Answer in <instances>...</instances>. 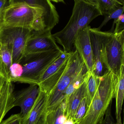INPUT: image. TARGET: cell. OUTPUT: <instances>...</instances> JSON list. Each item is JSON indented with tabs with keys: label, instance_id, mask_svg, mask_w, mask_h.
Here are the masks:
<instances>
[{
	"label": "cell",
	"instance_id": "cell-1",
	"mask_svg": "<svg viewBox=\"0 0 124 124\" xmlns=\"http://www.w3.org/2000/svg\"><path fill=\"white\" fill-rule=\"evenodd\" d=\"M1 15L4 26L25 28L35 31L52 30L59 20V16L52 15L43 8L22 2L9 4Z\"/></svg>",
	"mask_w": 124,
	"mask_h": 124
},
{
	"label": "cell",
	"instance_id": "cell-2",
	"mask_svg": "<svg viewBox=\"0 0 124 124\" xmlns=\"http://www.w3.org/2000/svg\"><path fill=\"white\" fill-rule=\"evenodd\" d=\"M72 15L65 27L52 36L63 47V51L73 52L74 42L79 32L89 25L95 19L103 15L97 5L83 0H75Z\"/></svg>",
	"mask_w": 124,
	"mask_h": 124
},
{
	"label": "cell",
	"instance_id": "cell-3",
	"mask_svg": "<svg viewBox=\"0 0 124 124\" xmlns=\"http://www.w3.org/2000/svg\"><path fill=\"white\" fill-rule=\"evenodd\" d=\"M115 86L114 76L106 71L99 77L97 89L85 116L75 124H97L101 121L114 98Z\"/></svg>",
	"mask_w": 124,
	"mask_h": 124
},
{
	"label": "cell",
	"instance_id": "cell-4",
	"mask_svg": "<svg viewBox=\"0 0 124 124\" xmlns=\"http://www.w3.org/2000/svg\"><path fill=\"white\" fill-rule=\"evenodd\" d=\"M63 51L60 49L25 55L19 63L22 66V74L14 82L38 85L43 73Z\"/></svg>",
	"mask_w": 124,
	"mask_h": 124
},
{
	"label": "cell",
	"instance_id": "cell-5",
	"mask_svg": "<svg viewBox=\"0 0 124 124\" xmlns=\"http://www.w3.org/2000/svg\"><path fill=\"white\" fill-rule=\"evenodd\" d=\"M84 66V63L77 51L71 52L64 73L53 89L47 94L48 112L57 108L65 100L67 87Z\"/></svg>",
	"mask_w": 124,
	"mask_h": 124
},
{
	"label": "cell",
	"instance_id": "cell-6",
	"mask_svg": "<svg viewBox=\"0 0 124 124\" xmlns=\"http://www.w3.org/2000/svg\"><path fill=\"white\" fill-rule=\"evenodd\" d=\"M103 60L105 69L117 77L124 65V30L112 33L107 38L104 45Z\"/></svg>",
	"mask_w": 124,
	"mask_h": 124
},
{
	"label": "cell",
	"instance_id": "cell-7",
	"mask_svg": "<svg viewBox=\"0 0 124 124\" xmlns=\"http://www.w3.org/2000/svg\"><path fill=\"white\" fill-rule=\"evenodd\" d=\"M32 30L20 27L4 26L0 34V43L10 50L12 63H19L24 56L28 38Z\"/></svg>",
	"mask_w": 124,
	"mask_h": 124
},
{
	"label": "cell",
	"instance_id": "cell-8",
	"mask_svg": "<svg viewBox=\"0 0 124 124\" xmlns=\"http://www.w3.org/2000/svg\"><path fill=\"white\" fill-rule=\"evenodd\" d=\"M71 53L63 51L46 69L38 84L40 91L47 94L53 89L64 73Z\"/></svg>",
	"mask_w": 124,
	"mask_h": 124
},
{
	"label": "cell",
	"instance_id": "cell-9",
	"mask_svg": "<svg viewBox=\"0 0 124 124\" xmlns=\"http://www.w3.org/2000/svg\"><path fill=\"white\" fill-rule=\"evenodd\" d=\"M51 31L32 30L26 41L24 56L60 49L52 36Z\"/></svg>",
	"mask_w": 124,
	"mask_h": 124
},
{
	"label": "cell",
	"instance_id": "cell-10",
	"mask_svg": "<svg viewBox=\"0 0 124 124\" xmlns=\"http://www.w3.org/2000/svg\"><path fill=\"white\" fill-rule=\"evenodd\" d=\"M113 32H103L97 28L90 29V36L92 49L94 65L92 72L100 77L105 73L106 70L103 60V48L106 41Z\"/></svg>",
	"mask_w": 124,
	"mask_h": 124
},
{
	"label": "cell",
	"instance_id": "cell-11",
	"mask_svg": "<svg viewBox=\"0 0 124 124\" xmlns=\"http://www.w3.org/2000/svg\"><path fill=\"white\" fill-rule=\"evenodd\" d=\"M90 27L82 29L77 34L74 42V47L81 58L88 71H92L94 65L92 49L90 36Z\"/></svg>",
	"mask_w": 124,
	"mask_h": 124
},
{
	"label": "cell",
	"instance_id": "cell-12",
	"mask_svg": "<svg viewBox=\"0 0 124 124\" xmlns=\"http://www.w3.org/2000/svg\"><path fill=\"white\" fill-rule=\"evenodd\" d=\"M47 94L40 90L32 108L22 118V124H47Z\"/></svg>",
	"mask_w": 124,
	"mask_h": 124
},
{
	"label": "cell",
	"instance_id": "cell-13",
	"mask_svg": "<svg viewBox=\"0 0 124 124\" xmlns=\"http://www.w3.org/2000/svg\"><path fill=\"white\" fill-rule=\"evenodd\" d=\"M40 91L37 85H30L16 93H14V105L21 109L20 114L22 118L25 117L33 106Z\"/></svg>",
	"mask_w": 124,
	"mask_h": 124
},
{
	"label": "cell",
	"instance_id": "cell-14",
	"mask_svg": "<svg viewBox=\"0 0 124 124\" xmlns=\"http://www.w3.org/2000/svg\"><path fill=\"white\" fill-rule=\"evenodd\" d=\"M14 101L13 85L5 80L0 86V124L7 113L14 107Z\"/></svg>",
	"mask_w": 124,
	"mask_h": 124
},
{
	"label": "cell",
	"instance_id": "cell-15",
	"mask_svg": "<svg viewBox=\"0 0 124 124\" xmlns=\"http://www.w3.org/2000/svg\"><path fill=\"white\" fill-rule=\"evenodd\" d=\"M86 85L84 82L78 89L75 90L68 98L66 102V116L67 119H73L74 115L82 100L86 97Z\"/></svg>",
	"mask_w": 124,
	"mask_h": 124
},
{
	"label": "cell",
	"instance_id": "cell-16",
	"mask_svg": "<svg viewBox=\"0 0 124 124\" xmlns=\"http://www.w3.org/2000/svg\"><path fill=\"white\" fill-rule=\"evenodd\" d=\"M115 79L114 98L116 99V124H123L122 122L121 114L124 96V65L121 69L120 74Z\"/></svg>",
	"mask_w": 124,
	"mask_h": 124
},
{
	"label": "cell",
	"instance_id": "cell-17",
	"mask_svg": "<svg viewBox=\"0 0 124 124\" xmlns=\"http://www.w3.org/2000/svg\"><path fill=\"white\" fill-rule=\"evenodd\" d=\"M12 63L10 50L7 46L0 43V76L5 80L9 81L10 68Z\"/></svg>",
	"mask_w": 124,
	"mask_h": 124
},
{
	"label": "cell",
	"instance_id": "cell-18",
	"mask_svg": "<svg viewBox=\"0 0 124 124\" xmlns=\"http://www.w3.org/2000/svg\"><path fill=\"white\" fill-rule=\"evenodd\" d=\"M86 85V97L88 109L94 97L99 85V77L96 76L92 71H88L85 79Z\"/></svg>",
	"mask_w": 124,
	"mask_h": 124
},
{
	"label": "cell",
	"instance_id": "cell-19",
	"mask_svg": "<svg viewBox=\"0 0 124 124\" xmlns=\"http://www.w3.org/2000/svg\"><path fill=\"white\" fill-rule=\"evenodd\" d=\"M66 102L65 100L54 110L48 112L47 118V124H63L67 119Z\"/></svg>",
	"mask_w": 124,
	"mask_h": 124
},
{
	"label": "cell",
	"instance_id": "cell-20",
	"mask_svg": "<svg viewBox=\"0 0 124 124\" xmlns=\"http://www.w3.org/2000/svg\"><path fill=\"white\" fill-rule=\"evenodd\" d=\"M18 2L25 3L32 6L43 8L51 14L59 16L55 6L50 0H9V4Z\"/></svg>",
	"mask_w": 124,
	"mask_h": 124
},
{
	"label": "cell",
	"instance_id": "cell-21",
	"mask_svg": "<svg viewBox=\"0 0 124 124\" xmlns=\"http://www.w3.org/2000/svg\"><path fill=\"white\" fill-rule=\"evenodd\" d=\"M88 70L85 65L77 76L73 79L67 87L65 92V100H67L70 95L78 89L85 80L88 73Z\"/></svg>",
	"mask_w": 124,
	"mask_h": 124
},
{
	"label": "cell",
	"instance_id": "cell-22",
	"mask_svg": "<svg viewBox=\"0 0 124 124\" xmlns=\"http://www.w3.org/2000/svg\"><path fill=\"white\" fill-rule=\"evenodd\" d=\"M98 6L103 15L112 9L122 6L116 0H97Z\"/></svg>",
	"mask_w": 124,
	"mask_h": 124
},
{
	"label": "cell",
	"instance_id": "cell-23",
	"mask_svg": "<svg viewBox=\"0 0 124 124\" xmlns=\"http://www.w3.org/2000/svg\"><path fill=\"white\" fill-rule=\"evenodd\" d=\"M124 6H120L118 8L112 9L108 12L105 13L103 15L105 16V19L99 27L97 28L98 30H101V28L105 26L110 20L112 19H115L124 14Z\"/></svg>",
	"mask_w": 124,
	"mask_h": 124
},
{
	"label": "cell",
	"instance_id": "cell-24",
	"mask_svg": "<svg viewBox=\"0 0 124 124\" xmlns=\"http://www.w3.org/2000/svg\"><path fill=\"white\" fill-rule=\"evenodd\" d=\"M87 110V103L86 96L82 100L78 108L76 109L73 119L74 124L78 123L84 117Z\"/></svg>",
	"mask_w": 124,
	"mask_h": 124
},
{
	"label": "cell",
	"instance_id": "cell-25",
	"mask_svg": "<svg viewBox=\"0 0 124 124\" xmlns=\"http://www.w3.org/2000/svg\"><path fill=\"white\" fill-rule=\"evenodd\" d=\"M23 69L22 66L19 63H13L10 68L9 81L14 82V81L20 77L22 74Z\"/></svg>",
	"mask_w": 124,
	"mask_h": 124
},
{
	"label": "cell",
	"instance_id": "cell-26",
	"mask_svg": "<svg viewBox=\"0 0 124 124\" xmlns=\"http://www.w3.org/2000/svg\"><path fill=\"white\" fill-rule=\"evenodd\" d=\"M124 30V14L114 20L111 30L110 32L117 33Z\"/></svg>",
	"mask_w": 124,
	"mask_h": 124
},
{
	"label": "cell",
	"instance_id": "cell-27",
	"mask_svg": "<svg viewBox=\"0 0 124 124\" xmlns=\"http://www.w3.org/2000/svg\"><path fill=\"white\" fill-rule=\"evenodd\" d=\"M111 104L112 103L110 104L107 109L103 118L97 124H116V122H115L112 116L111 113Z\"/></svg>",
	"mask_w": 124,
	"mask_h": 124
},
{
	"label": "cell",
	"instance_id": "cell-28",
	"mask_svg": "<svg viewBox=\"0 0 124 124\" xmlns=\"http://www.w3.org/2000/svg\"><path fill=\"white\" fill-rule=\"evenodd\" d=\"M22 117L19 113L11 115L0 124H22Z\"/></svg>",
	"mask_w": 124,
	"mask_h": 124
},
{
	"label": "cell",
	"instance_id": "cell-29",
	"mask_svg": "<svg viewBox=\"0 0 124 124\" xmlns=\"http://www.w3.org/2000/svg\"><path fill=\"white\" fill-rule=\"evenodd\" d=\"M9 5V0H0V13L2 12L5 7Z\"/></svg>",
	"mask_w": 124,
	"mask_h": 124
},
{
	"label": "cell",
	"instance_id": "cell-30",
	"mask_svg": "<svg viewBox=\"0 0 124 124\" xmlns=\"http://www.w3.org/2000/svg\"><path fill=\"white\" fill-rule=\"evenodd\" d=\"M1 13L2 12L0 13V34L3 28L4 27L3 19H2V15H1Z\"/></svg>",
	"mask_w": 124,
	"mask_h": 124
},
{
	"label": "cell",
	"instance_id": "cell-31",
	"mask_svg": "<svg viewBox=\"0 0 124 124\" xmlns=\"http://www.w3.org/2000/svg\"><path fill=\"white\" fill-rule=\"evenodd\" d=\"M63 124H75L72 119H67Z\"/></svg>",
	"mask_w": 124,
	"mask_h": 124
},
{
	"label": "cell",
	"instance_id": "cell-32",
	"mask_svg": "<svg viewBox=\"0 0 124 124\" xmlns=\"http://www.w3.org/2000/svg\"><path fill=\"white\" fill-rule=\"evenodd\" d=\"M88 3H90L92 4H95V5H97V0H83Z\"/></svg>",
	"mask_w": 124,
	"mask_h": 124
},
{
	"label": "cell",
	"instance_id": "cell-33",
	"mask_svg": "<svg viewBox=\"0 0 124 124\" xmlns=\"http://www.w3.org/2000/svg\"><path fill=\"white\" fill-rule=\"evenodd\" d=\"M51 1H53L56 3H62L65 4V0H50Z\"/></svg>",
	"mask_w": 124,
	"mask_h": 124
},
{
	"label": "cell",
	"instance_id": "cell-34",
	"mask_svg": "<svg viewBox=\"0 0 124 124\" xmlns=\"http://www.w3.org/2000/svg\"><path fill=\"white\" fill-rule=\"evenodd\" d=\"M5 80V79H4L3 78H2V77L0 76V86L2 85V84H3V82H4Z\"/></svg>",
	"mask_w": 124,
	"mask_h": 124
},
{
	"label": "cell",
	"instance_id": "cell-35",
	"mask_svg": "<svg viewBox=\"0 0 124 124\" xmlns=\"http://www.w3.org/2000/svg\"><path fill=\"white\" fill-rule=\"evenodd\" d=\"M119 2L122 6H124V0H116Z\"/></svg>",
	"mask_w": 124,
	"mask_h": 124
},
{
	"label": "cell",
	"instance_id": "cell-36",
	"mask_svg": "<svg viewBox=\"0 0 124 124\" xmlns=\"http://www.w3.org/2000/svg\"></svg>",
	"mask_w": 124,
	"mask_h": 124
}]
</instances>
